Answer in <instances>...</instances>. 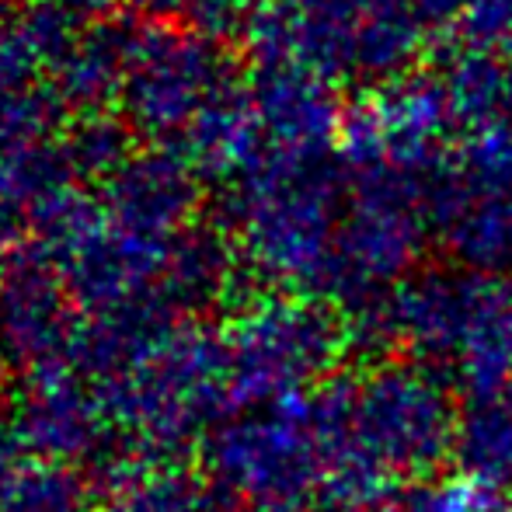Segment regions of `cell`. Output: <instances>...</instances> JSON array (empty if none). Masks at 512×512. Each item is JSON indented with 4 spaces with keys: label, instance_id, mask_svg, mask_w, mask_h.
<instances>
[{
    "label": "cell",
    "instance_id": "1",
    "mask_svg": "<svg viewBox=\"0 0 512 512\" xmlns=\"http://www.w3.org/2000/svg\"><path fill=\"white\" fill-rule=\"evenodd\" d=\"M331 432V471L321 499L359 512L391 499L401 481L439 474L457 443L450 380L415 359H380L321 387Z\"/></svg>",
    "mask_w": 512,
    "mask_h": 512
},
{
    "label": "cell",
    "instance_id": "2",
    "mask_svg": "<svg viewBox=\"0 0 512 512\" xmlns=\"http://www.w3.org/2000/svg\"><path fill=\"white\" fill-rule=\"evenodd\" d=\"M77 363L95 377L112 429L129 450L178 453L230 418L223 338L203 331H112L84 342Z\"/></svg>",
    "mask_w": 512,
    "mask_h": 512
},
{
    "label": "cell",
    "instance_id": "3",
    "mask_svg": "<svg viewBox=\"0 0 512 512\" xmlns=\"http://www.w3.org/2000/svg\"><path fill=\"white\" fill-rule=\"evenodd\" d=\"M380 331L467 394L512 380V276L418 269L380 310Z\"/></svg>",
    "mask_w": 512,
    "mask_h": 512
},
{
    "label": "cell",
    "instance_id": "4",
    "mask_svg": "<svg viewBox=\"0 0 512 512\" xmlns=\"http://www.w3.org/2000/svg\"><path fill=\"white\" fill-rule=\"evenodd\" d=\"M331 471V432L321 387L297 398L230 411L206 439V478L216 495L262 506L321 499Z\"/></svg>",
    "mask_w": 512,
    "mask_h": 512
},
{
    "label": "cell",
    "instance_id": "5",
    "mask_svg": "<svg viewBox=\"0 0 512 512\" xmlns=\"http://www.w3.org/2000/svg\"><path fill=\"white\" fill-rule=\"evenodd\" d=\"M349 342L345 317L321 300H258L241 310L223 335L234 405L255 408L317 391L335 380L331 373Z\"/></svg>",
    "mask_w": 512,
    "mask_h": 512
},
{
    "label": "cell",
    "instance_id": "6",
    "mask_svg": "<svg viewBox=\"0 0 512 512\" xmlns=\"http://www.w3.org/2000/svg\"><path fill=\"white\" fill-rule=\"evenodd\" d=\"M425 234L422 178L398 168L356 175L349 209L338 220L324 293H331L345 317L380 310L411 272H418Z\"/></svg>",
    "mask_w": 512,
    "mask_h": 512
},
{
    "label": "cell",
    "instance_id": "7",
    "mask_svg": "<svg viewBox=\"0 0 512 512\" xmlns=\"http://www.w3.org/2000/svg\"><path fill=\"white\" fill-rule=\"evenodd\" d=\"M28 443L67 464L88 460L119 443L95 377L77 359L25 377L11 415Z\"/></svg>",
    "mask_w": 512,
    "mask_h": 512
},
{
    "label": "cell",
    "instance_id": "8",
    "mask_svg": "<svg viewBox=\"0 0 512 512\" xmlns=\"http://www.w3.org/2000/svg\"><path fill=\"white\" fill-rule=\"evenodd\" d=\"M429 230L460 269L509 276L512 272V192H471L446 157L422 178Z\"/></svg>",
    "mask_w": 512,
    "mask_h": 512
},
{
    "label": "cell",
    "instance_id": "9",
    "mask_svg": "<svg viewBox=\"0 0 512 512\" xmlns=\"http://www.w3.org/2000/svg\"><path fill=\"white\" fill-rule=\"evenodd\" d=\"M370 108L380 122L387 143V161L405 175L425 178L450 154L446 136L457 126L446 98L443 77L401 74L384 81L370 98Z\"/></svg>",
    "mask_w": 512,
    "mask_h": 512
},
{
    "label": "cell",
    "instance_id": "10",
    "mask_svg": "<svg viewBox=\"0 0 512 512\" xmlns=\"http://www.w3.org/2000/svg\"><path fill=\"white\" fill-rule=\"evenodd\" d=\"M91 512H216V488L178 453L126 450L108 464Z\"/></svg>",
    "mask_w": 512,
    "mask_h": 512
},
{
    "label": "cell",
    "instance_id": "11",
    "mask_svg": "<svg viewBox=\"0 0 512 512\" xmlns=\"http://www.w3.org/2000/svg\"><path fill=\"white\" fill-rule=\"evenodd\" d=\"M0 512H91L77 464L49 457L0 418Z\"/></svg>",
    "mask_w": 512,
    "mask_h": 512
},
{
    "label": "cell",
    "instance_id": "12",
    "mask_svg": "<svg viewBox=\"0 0 512 512\" xmlns=\"http://www.w3.org/2000/svg\"><path fill=\"white\" fill-rule=\"evenodd\" d=\"M453 460L457 471L512 495V380L464 398Z\"/></svg>",
    "mask_w": 512,
    "mask_h": 512
},
{
    "label": "cell",
    "instance_id": "13",
    "mask_svg": "<svg viewBox=\"0 0 512 512\" xmlns=\"http://www.w3.org/2000/svg\"><path fill=\"white\" fill-rule=\"evenodd\" d=\"M443 88L453 108V122L464 133L488 122L512 119V88L499 53L457 46L446 60Z\"/></svg>",
    "mask_w": 512,
    "mask_h": 512
},
{
    "label": "cell",
    "instance_id": "14",
    "mask_svg": "<svg viewBox=\"0 0 512 512\" xmlns=\"http://www.w3.org/2000/svg\"><path fill=\"white\" fill-rule=\"evenodd\" d=\"M446 168L471 192H512V119L467 129L446 154Z\"/></svg>",
    "mask_w": 512,
    "mask_h": 512
},
{
    "label": "cell",
    "instance_id": "15",
    "mask_svg": "<svg viewBox=\"0 0 512 512\" xmlns=\"http://www.w3.org/2000/svg\"><path fill=\"white\" fill-rule=\"evenodd\" d=\"M509 506L512 495L464 471L432 474V478L411 485L398 499L401 512H506Z\"/></svg>",
    "mask_w": 512,
    "mask_h": 512
},
{
    "label": "cell",
    "instance_id": "16",
    "mask_svg": "<svg viewBox=\"0 0 512 512\" xmlns=\"http://www.w3.org/2000/svg\"><path fill=\"white\" fill-rule=\"evenodd\" d=\"M425 28H457L467 0H411Z\"/></svg>",
    "mask_w": 512,
    "mask_h": 512
},
{
    "label": "cell",
    "instance_id": "17",
    "mask_svg": "<svg viewBox=\"0 0 512 512\" xmlns=\"http://www.w3.org/2000/svg\"><path fill=\"white\" fill-rule=\"evenodd\" d=\"M359 512H401L398 509V499H384V502H373V506H366V509H359Z\"/></svg>",
    "mask_w": 512,
    "mask_h": 512
},
{
    "label": "cell",
    "instance_id": "18",
    "mask_svg": "<svg viewBox=\"0 0 512 512\" xmlns=\"http://www.w3.org/2000/svg\"><path fill=\"white\" fill-rule=\"evenodd\" d=\"M244 512H317L310 506H262V509H244Z\"/></svg>",
    "mask_w": 512,
    "mask_h": 512
},
{
    "label": "cell",
    "instance_id": "19",
    "mask_svg": "<svg viewBox=\"0 0 512 512\" xmlns=\"http://www.w3.org/2000/svg\"><path fill=\"white\" fill-rule=\"evenodd\" d=\"M506 512H512V506H509V509H506Z\"/></svg>",
    "mask_w": 512,
    "mask_h": 512
}]
</instances>
